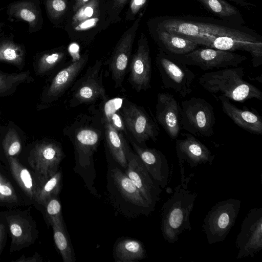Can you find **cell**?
Segmentation results:
<instances>
[{
	"label": "cell",
	"mask_w": 262,
	"mask_h": 262,
	"mask_svg": "<svg viewBox=\"0 0 262 262\" xmlns=\"http://www.w3.org/2000/svg\"><path fill=\"white\" fill-rule=\"evenodd\" d=\"M103 118L104 139L108 153L113 160L125 170L127 165V154L130 147L124 134L117 130L103 116Z\"/></svg>",
	"instance_id": "25"
},
{
	"label": "cell",
	"mask_w": 262,
	"mask_h": 262,
	"mask_svg": "<svg viewBox=\"0 0 262 262\" xmlns=\"http://www.w3.org/2000/svg\"><path fill=\"white\" fill-rule=\"evenodd\" d=\"M127 165L124 172L155 209L160 200L161 187L152 178L138 155L130 148L127 154Z\"/></svg>",
	"instance_id": "17"
},
{
	"label": "cell",
	"mask_w": 262,
	"mask_h": 262,
	"mask_svg": "<svg viewBox=\"0 0 262 262\" xmlns=\"http://www.w3.org/2000/svg\"><path fill=\"white\" fill-rule=\"evenodd\" d=\"M180 166L181 182L177 186L172 195L163 204L161 209L160 228L164 239L174 243L179 236L186 230L192 229L190 215L193 210L197 193L188 189V184L194 173L185 177L182 163Z\"/></svg>",
	"instance_id": "3"
},
{
	"label": "cell",
	"mask_w": 262,
	"mask_h": 262,
	"mask_svg": "<svg viewBox=\"0 0 262 262\" xmlns=\"http://www.w3.org/2000/svg\"><path fill=\"white\" fill-rule=\"evenodd\" d=\"M9 226L11 237L10 251H17L33 244L38 236L36 222L30 209L1 213Z\"/></svg>",
	"instance_id": "14"
},
{
	"label": "cell",
	"mask_w": 262,
	"mask_h": 262,
	"mask_svg": "<svg viewBox=\"0 0 262 262\" xmlns=\"http://www.w3.org/2000/svg\"><path fill=\"white\" fill-rule=\"evenodd\" d=\"M62 186V172L58 170L40 186L35 201L44 206L52 196L58 195Z\"/></svg>",
	"instance_id": "34"
},
{
	"label": "cell",
	"mask_w": 262,
	"mask_h": 262,
	"mask_svg": "<svg viewBox=\"0 0 262 262\" xmlns=\"http://www.w3.org/2000/svg\"><path fill=\"white\" fill-rule=\"evenodd\" d=\"M54 240L64 262H74L75 258L73 248L63 222H51Z\"/></svg>",
	"instance_id": "31"
},
{
	"label": "cell",
	"mask_w": 262,
	"mask_h": 262,
	"mask_svg": "<svg viewBox=\"0 0 262 262\" xmlns=\"http://www.w3.org/2000/svg\"><path fill=\"white\" fill-rule=\"evenodd\" d=\"M129 0H106V10L109 24L120 20V14Z\"/></svg>",
	"instance_id": "39"
},
{
	"label": "cell",
	"mask_w": 262,
	"mask_h": 262,
	"mask_svg": "<svg viewBox=\"0 0 262 262\" xmlns=\"http://www.w3.org/2000/svg\"><path fill=\"white\" fill-rule=\"evenodd\" d=\"M182 129L194 136L210 137L214 134L215 117L211 104L200 97H191L181 102Z\"/></svg>",
	"instance_id": "8"
},
{
	"label": "cell",
	"mask_w": 262,
	"mask_h": 262,
	"mask_svg": "<svg viewBox=\"0 0 262 262\" xmlns=\"http://www.w3.org/2000/svg\"><path fill=\"white\" fill-rule=\"evenodd\" d=\"M235 245L238 249L237 259L252 257L262 249V208H254L248 212L241 224Z\"/></svg>",
	"instance_id": "15"
},
{
	"label": "cell",
	"mask_w": 262,
	"mask_h": 262,
	"mask_svg": "<svg viewBox=\"0 0 262 262\" xmlns=\"http://www.w3.org/2000/svg\"><path fill=\"white\" fill-rule=\"evenodd\" d=\"M244 75L243 68L230 67L205 73L199 78V83L215 97L222 96L241 103L253 98L262 100L261 91L245 80Z\"/></svg>",
	"instance_id": "4"
},
{
	"label": "cell",
	"mask_w": 262,
	"mask_h": 262,
	"mask_svg": "<svg viewBox=\"0 0 262 262\" xmlns=\"http://www.w3.org/2000/svg\"><path fill=\"white\" fill-rule=\"evenodd\" d=\"M64 157L61 145L54 141L37 143L30 150L28 163L41 185L58 170Z\"/></svg>",
	"instance_id": "12"
},
{
	"label": "cell",
	"mask_w": 262,
	"mask_h": 262,
	"mask_svg": "<svg viewBox=\"0 0 262 262\" xmlns=\"http://www.w3.org/2000/svg\"><path fill=\"white\" fill-rule=\"evenodd\" d=\"M207 11L223 21L236 26L244 24L241 12L225 0H196Z\"/></svg>",
	"instance_id": "28"
},
{
	"label": "cell",
	"mask_w": 262,
	"mask_h": 262,
	"mask_svg": "<svg viewBox=\"0 0 262 262\" xmlns=\"http://www.w3.org/2000/svg\"><path fill=\"white\" fill-rule=\"evenodd\" d=\"M43 206L45 208L46 217L49 224L53 221H64L62 215L61 206L58 195L50 198Z\"/></svg>",
	"instance_id": "37"
},
{
	"label": "cell",
	"mask_w": 262,
	"mask_h": 262,
	"mask_svg": "<svg viewBox=\"0 0 262 262\" xmlns=\"http://www.w3.org/2000/svg\"><path fill=\"white\" fill-rule=\"evenodd\" d=\"M241 201L228 199L216 203L206 215L202 229L209 244L224 241L234 226Z\"/></svg>",
	"instance_id": "6"
},
{
	"label": "cell",
	"mask_w": 262,
	"mask_h": 262,
	"mask_svg": "<svg viewBox=\"0 0 262 262\" xmlns=\"http://www.w3.org/2000/svg\"><path fill=\"white\" fill-rule=\"evenodd\" d=\"M216 99L220 101L223 112L236 125L251 134H262V118L255 109L246 106L238 108L222 96H218Z\"/></svg>",
	"instance_id": "22"
},
{
	"label": "cell",
	"mask_w": 262,
	"mask_h": 262,
	"mask_svg": "<svg viewBox=\"0 0 262 262\" xmlns=\"http://www.w3.org/2000/svg\"><path fill=\"white\" fill-rule=\"evenodd\" d=\"M4 24L3 23H0V37L1 36H3V35H4L3 33L2 32V28H3V27L4 26Z\"/></svg>",
	"instance_id": "46"
},
{
	"label": "cell",
	"mask_w": 262,
	"mask_h": 262,
	"mask_svg": "<svg viewBox=\"0 0 262 262\" xmlns=\"http://www.w3.org/2000/svg\"><path fill=\"white\" fill-rule=\"evenodd\" d=\"M11 173L25 193L31 200H35L41 184L36 177L33 178L29 170L14 157H8Z\"/></svg>",
	"instance_id": "27"
},
{
	"label": "cell",
	"mask_w": 262,
	"mask_h": 262,
	"mask_svg": "<svg viewBox=\"0 0 262 262\" xmlns=\"http://www.w3.org/2000/svg\"><path fill=\"white\" fill-rule=\"evenodd\" d=\"M142 17V15L138 16L132 26L123 33L105 63L108 66L116 89L120 88L122 86L128 68L133 43Z\"/></svg>",
	"instance_id": "13"
},
{
	"label": "cell",
	"mask_w": 262,
	"mask_h": 262,
	"mask_svg": "<svg viewBox=\"0 0 262 262\" xmlns=\"http://www.w3.org/2000/svg\"><path fill=\"white\" fill-rule=\"evenodd\" d=\"M48 17L54 24L60 20L69 9L68 0H44Z\"/></svg>",
	"instance_id": "35"
},
{
	"label": "cell",
	"mask_w": 262,
	"mask_h": 262,
	"mask_svg": "<svg viewBox=\"0 0 262 262\" xmlns=\"http://www.w3.org/2000/svg\"><path fill=\"white\" fill-rule=\"evenodd\" d=\"M184 137L176 141V150L179 163H186L194 168L198 165L209 163L212 165L215 155L194 136L183 133Z\"/></svg>",
	"instance_id": "21"
},
{
	"label": "cell",
	"mask_w": 262,
	"mask_h": 262,
	"mask_svg": "<svg viewBox=\"0 0 262 262\" xmlns=\"http://www.w3.org/2000/svg\"><path fill=\"white\" fill-rule=\"evenodd\" d=\"M205 47L231 52H247L251 55L254 68H257L262 64L261 40H249L231 36H220L209 40Z\"/></svg>",
	"instance_id": "24"
},
{
	"label": "cell",
	"mask_w": 262,
	"mask_h": 262,
	"mask_svg": "<svg viewBox=\"0 0 262 262\" xmlns=\"http://www.w3.org/2000/svg\"><path fill=\"white\" fill-rule=\"evenodd\" d=\"M73 59L60 69L52 78L46 93L48 102L57 100L71 88L86 65L89 54L85 52Z\"/></svg>",
	"instance_id": "18"
},
{
	"label": "cell",
	"mask_w": 262,
	"mask_h": 262,
	"mask_svg": "<svg viewBox=\"0 0 262 262\" xmlns=\"http://www.w3.org/2000/svg\"><path fill=\"white\" fill-rule=\"evenodd\" d=\"M126 138L133 146L136 153L154 181L161 188H166L170 172L168 161L165 155L157 149L139 145L128 136Z\"/></svg>",
	"instance_id": "20"
},
{
	"label": "cell",
	"mask_w": 262,
	"mask_h": 262,
	"mask_svg": "<svg viewBox=\"0 0 262 262\" xmlns=\"http://www.w3.org/2000/svg\"><path fill=\"white\" fill-rule=\"evenodd\" d=\"M63 133L74 147L75 171L82 178L91 192L97 196L94 186L96 178L94 155L104 135V120L100 109L90 106L87 112L78 115L67 124Z\"/></svg>",
	"instance_id": "1"
},
{
	"label": "cell",
	"mask_w": 262,
	"mask_h": 262,
	"mask_svg": "<svg viewBox=\"0 0 262 262\" xmlns=\"http://www.w3.org/2000/svg\"><path fill=\"white\" fill-rule=\"evenodd\" d=\"M3 147L7 157H14L19 154L21 144L17 132L10 128L5 136Z\"/></svg>",
	"instance_id": "36"
},
{
	"label": "cell",
	"mask_w": 262,
	"mask_h": 262,
	"mask_svg": "<svg viewBox=\"0 0 262 262\" xmlns=\"http://www.w3.org/2000/svg\"><path fill=\"white\" fill-rule=\"evenodd\" d=\"M148 26L166 31L203 46L211 39L220 36H231L249 40H261L253 32L229 23L216 24L169 16L150 20Z\"/></svg>",
	"instance_id": "2"
},
{
	"label": "cell",
	"mask_w": 262,
	"mask_h": 262,
	"mask_svg": "<svg viewBox=\"0 0 262 262\" xmlns=\"http://www.w3.org/2000/svg\"><path fill=\"white\" fill-rule=\"evenodd\" d=\"M155 64L163 89L173 90L182 97L191 93L195 75L187 65L161 50L157 54Z\"/></svg>",
	"instance_id": "9"
},
{
	"label": "cell",
	"mask_w": 262,
	"mask_h": 262,
	"mask_svg": "<svg viewBox=\"0 0 262 262\" xmlns=\"http://www.w3.org/2000/svg\"><path fill=\"white\" fill-rule=\"evenodd\" d=\"M67 57L64 47L54 49L42 53L37 62V71L39 74L46 73L60 64L63 63Z\"/></svg>",
	"instance_id": "33"
},
{
	"label": "cell",
	"mask_w": 262,
	"mask_h": 262,
	"mask_svg": "<svg viewBox=\"0 0 262 262\" xmlns=\"http://www.w3.org/2000/svg\"><path fill=\"white\" fill-rule=\"evenodd\" d=\"M102 59L97 60L86 69L84 74L71 87L68 100L70 108L82 104H93L108 99L102 81Z\"/></svg>",
	"instance_id": "7"
},
{
	"label": "cell",
	"mask_w": 262,
	"mask_h": 262,
	"mask_svg": "<svg viewBox=\"0 0 262 262\" xmlns=\"http://www.w3.org/2000/svg\"><path fill=\"white\" fill-rule=\"evenodd\" d=\"M181 109L172 95L168 93L158 94L155 118L172 140L177 138L182 130Z\"/></svg>",
	"instance_id": "19"
},
{
	"label": "cell",
	"mask_w": 262,
	"mask_h": 262,
	"mask_svg": "<svg viewBox=\"0 0 262 262\" xmlns=\"http://www.w3.org/2000/svg\"><path fill=\"white\" fill-rule=\"evenodd\" d=\"M121 113L128 136L137 144L146 147L147 141H157L160 133L158 124L144 107L124 100Z\"/></svg>",
	"instance_id": "10"
},
{
	"label": "cell",
	"mask_w": 262,
	"mask_h": 262,
	"mask_svg": "<svg viewBox=\"0 0 262 262\" xmlns=\"http://www.w3.org/2000/svg\"><path fill=\"white\" fill-rule=\"evenodd\" d=\"M41 257L40 255L36 253L34 255L31 257H26L24 255L20 257L19 259L15 260L17 262H37L40 261Z\"/></svg>",
	"instance_id": "42"
},
{
	"label": "cell",
	"mask_w": 262,
	"mask_h": 262,
	"mask_svg": "<svg viewBox=\"0 0 262 262\" xmlns=\"http://www.w3.org/2000/svg\"><path fill=\"white\" fill-rule=\"evenodd\" d=\"M149 29L160 50L169 55L185 54L195 50L199 46L193 41L163 30L150 27Z\"/></svg>",
	"instance_id": "26"
},
{
	"label": "cell",
	"mask_w": 262,
	"mask_h": 262,
	"mask_svg": "<svg viewBox=\"0 0 262 262\" xmlns=\"http://www.w3.org/2000/svg\"><path fill=\"white\" fill-rule=\"evenodd\" d=\"M91 0H73L72 5V12H75L82 6L88 3Z\"/></svg>",
	"instance_id": "43"
},
{
	"label": "cell",
	"mask_w": 262,
	"mask_h": 262,
	"mask_svg": "<svg viewBox=\"0 0 262 262\" xmlns=\"http://www.w3.org/2000/svg\"><path fill=\"white\" fill-rule=\"evenodd\" d=\"M9 17L16 21L28 24V32L39 31L43 25V18L39 0H19L9 4L6 10Z\"/></svg>",
	"instance_id": "23"
},
{
	"label": "cell",
	"mask_w": 262,
	"mask_h": 262,
	"mask_svg": "<svg viewBox=\"0 0 262 262\" xmlns=\"http://www.w3.org/2000/svg\"><path fill=\"white\" fill-rule=\"evenodd\" d=\"M18 197L11 183L0 173V202L16 203Z\"/></svg>",
	"instance_id": "40"
},
{
	"label": "cell",
	"mask_w": 262,
	"mask_h": 262,
	"mask_svg": "<svg viewBox=\"0 0 262 262\" xmlns=\"http://www.w3.org/2000/svg\"><path fill=\"white\" fill-rule=\"evenodd\" d=\"M187 66H195L203 70L237 67L247 59L243 55L210 48H198L185 54L172 55Z\"/></svg>",
	"instance_id": "11"
},
{
	"label": "cell",
	"mask_w": 262,
	"mask_h": 262,
	"mask_svg": "<svg viewBox=\"0 0 262 262\" xmlns=\"http://www.w3.org/2000/svg\"><path fill=\"white\" fill-rule=\"evenodd\" d=\"M107 190L117 208L129 216L148 215L154 210L128 177L118 166L110 164Z\"/></svg>",
	"instance_id": "5"
},
{
	"label": "cell",
	"mask_w": 262,
	"mask_h": 262,
	"mask_svg": "<svg viewBox=\"0 0 262 262\" xmlns=\"http://www.w3.org/2000/svg\"><path fill=\"white\" fill-rule=\"evenodd\" d=\"M28 75V72L18 74H4L0 72V93L5 92L13 86L25 81Z\"/></svg>",
	"instance_id": "38"
},
{
	"label": "cell",
	"mask_w": 262,
	"mask_h": 262,
	"mask_svg": "<svg viewBox=\"0 0 262 262\" xmlns=\"http://www.w3.org/2000/svg\"><path fill=\"white\" fill-rule=\"evenodd\" d=\"M124 100L120 97L108 99L102 101V104L100 109L103 116L119 132L123 133L125 137H127L128 134L125 128L121 113V107Z\"/></svg>",
	"instance_id": "30"
},
{
	"label": "cell",
	"mask_w": 262,
	"mask_h": 262,
	"mask_svg": "<svg viewBox=\"0 0 262 262\" xmlns=\"http://www.w3.org/2000/svg\"><path fill=\"white\" fill-rule=\"evenodd\" d=\"M128 81L136 92L145 91L151 88V58L146 36L142 34L137 48L131 56L129 63Z\"/></svg>",
	"instance_id": "16"
},
{
	"label": "cell",
	"mask_w": 262,
	"mask_h": 262,
	"mask_svg": "<svg viewBox=\"0 0 262 262\" xmlns=\"http://www.w3.org/2000/svg\"><path fill=\"white\" fill-rule=\"evenodd\" d=\"M5 233V226L3 224H0V251L2 249Z\"/></svg>",
	"instance_id": "45"
},
{
	"label": "cell",
	"mask_w": 262,
	"mask_h": 262,
	"mask_svg": "<svg viewBox=\"0 0 262 262\" xmlns=\"http://www.w3.org/2000/svg\"><path fill=\"white\" fill-rule=\"evenodd\" d=\"M23 46L15 42L12 36L0 37V61L20 65L25 58Z\"/></svg>",
	"instance_id": "32"
},
{
	"label": "cell",
	"mask_w": 262,
	"mask_h": 262,
	"mask_svg": "<svg viewBox=\"0 0 262 262\" xmlns=\"http://www.w3.org/2000/svg\"><path fill=\"white\" fill-rule=\"evenodd\" d=\"M236 5H238L241 7H243L244 8H249L251 6H253L252 4H251L249 0H229Z\"/></svg>",
	"instance_id": "44"
},
{
	"label": "cell",
	"mask_w": 262,
	"mask_h": 262,
	"mask_svg": "<svg viewBox=\"0 0 262 262\" xmlns=\"http://www.w3.org/2000/svg\"><path fill=\"white\" fill-rule=\"evenodd\" d=\"M146 251L139 241L132 238H123L116 243L113 256L117 262H134L146 257Z\"/></svg>",
	"instance_id": "29"
},
{
	"label": "cell",
	"mask_w": 262,
	"mask_h": 262,
	"mask_svg": "<svg viewBox=\"0 0 262 262\" xmlns=\"http://www.w3.org/2000/svg\"><path fill=\"white\" fill-rule=\"evenodd\" d=\"M148 0H130L129 6L126 11L125 19L126 21L134 20L137 16L143 15Z\"/></svg>",
	"instance_id": "41"
}]
</instances>
